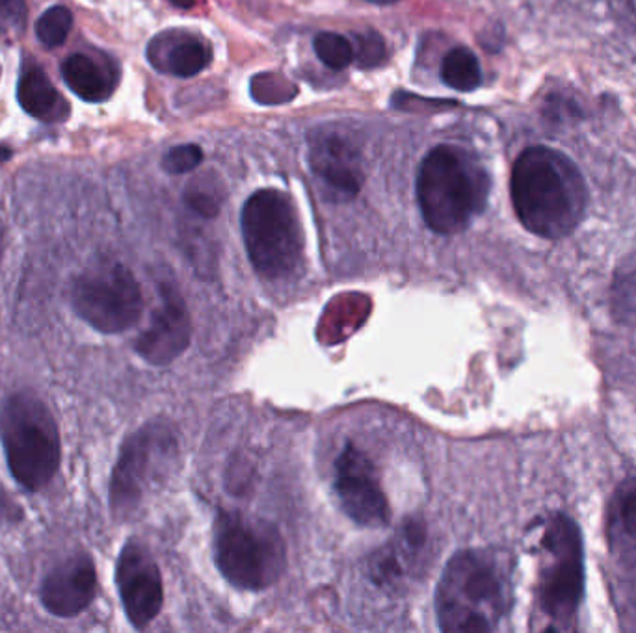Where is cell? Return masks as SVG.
<instances>
[{"label": "cell", "instance_id": "obj_1", "mask_svg": "<svg viewBox=\"0 0 636 633\" xmlns=\"http://www.w3.org/2000/svg\"><path fill=\"white\" fill-rule=\"evenodd\" d=\"M510 196L521 225L545 240L570 236L588 204V188L575 162L545 146L529 147L518 157Z\"/></svg>", "mask_w": 636, "mask_h": 633}, {"label": "cell", "instance_id": "obj_2", "mask_svg": "<svg viewBox=\"0 0 636 633\" xmlns=\"http://www.w3.org/2000/svg\"><path fill=\"white\" fill-rule=\"evenodd\" d=\"M510 605L512 581L504 559L490 550H463L450 558L436 593L444 632H491Z\"/></svg>", "mask_w": 636, "mask_h": 633}, {"label": "cell", "instance_id": "obj_3", "mask_svg": "<svg viewBox=\"0 0 636 633\" xmlns=\"http://www.w3.org/2000/svg\"><path fill=\"white\" fill-rule=\"evenodd\" d=\"M490 175L475 155L456 146H439L420 162L417 199L428 228L456 234L486 209Z\"/></svg>", "mask_w": 636, "mask_h": 633}, {"label": "cell", "instance_id": "obj_4", "mask_svg": "<svg viewBox=\"0 0 636 633\" xmlns=\"http://www.w3.org/2000/svg\"><path fill=\"white\" fill-rule=\"evenodd\" d=\"M0 444L13 479L29 493L53 482L62 465V441L48 403L23 390L0 405Z\"/></svg>", "mask_w": 636, "mask_h": 633}, {"label": "cell", "instance_id": "obj_5", "mask_svg": "<svg viewBox=\"0 0 636 633\" xmlns=\"http://www.w3.org/2000/svg\"><path fill=\"white\" fill-rule=\"evenodd\" d=\"M242 239L263 279L272 283L291 281L304 267V233L291 198L280 190L253 193L240 214Z\"/></svg>", "mask_w": 636, "mask_h": 633}, {"label": "cell", "instance_id": "obj_6", "mask_svg": "<svg viewBox=\"0 0 636 633\" xmlns=\"http://www.w3.org/2000/svg\"><path fill=\"white\" fill-rule=\"evenodd\" d=\"M215 561L231 585L263 591L285 572L286 550L272 524L222 511L215 523Z\"/></svg>", "mask_w": 636, "mask_h": 633}, {"label": "cell", "instance_id": "obj_7", "mask_svg": "<svg viewBox=\"0 0 636 633\" xmlns=\"http://www.w3.org/2000/svg\"><path fill=\"white\" fill-rule=\"evenodd\" d=\"M542 550L545 561L538 581V605L551 622L549 630H566L577 619L584 594L583 539L577 524L562 513L553 515L543 529Z\"/></svg>", "mask_w": 636, "mask_h": 633}, {"label": "cell", "instance_id": "obj_8", "mask_svg": "<svg viewBox=\"0 0 636 633\" xmlns=\"http://www.w3.org/2000/svg\"><path fill=\"white\" fill-rule=\"evenodd\" d=\"M70 302L76 316L103 335L129 331L144 313L140 285L119 262H97L76 275Z\"/></svg>", "mask_w": 636, "mask_h": 633}, {"label": "cell", "instance_id": "obj_9", "mask_svg": "<svg viewBox=\"0 0 636 633\" xmlns=\"http://www.w3.org/2000/svg\"><path fill=\"white\" fill-rule=\"evenodd\" d=\"M177 455L176 436L168 425L152 422L123 442L111 477V509L127 518L138 509L147 490L168 474Z\"/></svg>", "mask_w": 636, "mask_h": 633}, {"label": "cell", "instance_id": "obj_10", "mask_svg": "<svg viewBox=\"0 0 636 633\" xmlns=\"http://www.w3.org/2000/svg\"><path fill=\"white\" fill-rule=\"evenodd\" d=\"M335 493L346 515L365 528H382L392 509L379 487L376 468L356 444H346L335 461Z\"/></svg>", "mask_w": 636, "mask_h": 633}, {"label": "cell", "instance_id": "obj_11", "mask_svg": "<svg viewBox=\"0 0 636 633\" xmlns=\"http://www.w3.org/2000/svg\"><path fill=\"white\" fill-rule=\"evenodd\" d=\"M116 585L123 611L136 630L149 626L163 610V576L152 553L136 540H129L119 552Z\"/></svg>", "mask_w": 636, "mask_h": 633}, {"label": "cell", "instance_id": "obj_12", "mask_svg": "<svg viewBox=\"0 0 636 633\" xmlns=\"http://www.w3.org/2000/svg\"><path fill=\"white\" fill-rule=\"evenodd\" d=\"M608 552L616 570L619 602L636 616V477L614 493L607 518Z\"/></svg>", "mask_w": 636, "mask_h": 633}, {"label": "cell", "instance_id": "obj_13", "mask_svg": "<svg viewBox=\"0 0 636 633\" xmlns=\"http://www.w3.org/2000/svg\"><path fill=\"white\" fill-rule=\"evenodd\" d=\"M190 335V316L183 297L174 286L160 285V303L146 331L136 338V354L153 367H166L187 351Z\"/></svg>", "mask_w": 636, "mask_h": 633}, {"label": "cell", "instance_id": "obj_14", "mask_svg": "<svg viewBox=\"0 0 636 633\" xmlns=\"http://www.w3.org/2000/svg\"><path fill=\"white\" fill-rule=\"evenodd\" d=\"M310 168L316 180L338 198H356L363 184L362 155L345 134L319 128L311 134Z\"/></svg>", "mask_w": 636, "mask_h": 633}, {"label": "cell", "instance_id": "obj_15", "mask_svg": "<svg viewBox=\"0 0 636 633\" xmlns=\"http://www.w3.org/2000/svg\"><path fill=\"white\" fill-rule=\"evenodd\" d=\"M97 594V570L86 552L73 553L41 581L40 600L51 615L71 619L88 610Z\"/></svg>", "mask_w": 636, "mask_h": 633}, {"label": "cell", "instance_id": "obj_16", "mask_svg": "<svg viewBox=\"0 0 636 633\" xmlns=\"http://www.w3.org/2000/svg\"><path fill=\"white\" fill-rule=\"evenodd\" d=\"M149 59L157 70L169 75L190 78L207 70L210 49L198 35L188 32H164L153 40Z\"/></svg>", "mask_w": 636, "mask_h": 633}, {"label": "cell", "instance_id": "obj_17", "mask_svg": "<svg viewBox=\"0 0 636 633\" xmlns=\"http://www.w3.org/2000/svg\"><path fill=\"white\" fill-rule=\"evenodd\" d=\"M62 76L70 89H73L82 101L100 103L111 95L108 76L86 54H73L65 60L62 65Z\"/></svg>", "mask_w": 636, "mask_h": 633}, {"label": "cell", "instance_id": "obj_18", "mask_svg": "<svg viewBox=\"0 0 636 633\" xmlns=\"http://www.w3.org/2000/svg\"><path fill=\"white\" fill-rule=\"evenodd\" d=\"M18 101L27 114L48 117L59 103V92L40 67H27L19 78Z\"/></svg>", "mask_w": 636, "mask_h": 633}, {"label": "cell", "instance_id": "obj_19", "mask_svg": "<svg viewBox=\"0 0 636 633\" xmlns=\"http://www.w3.org/2000/svg\"><path fill=\"white\" fill-rule=\"evenodd\" d=\"M441 81L456 92H475L482 84L479 60L469 49H452L441 62Z\"/></svg>", "mask_w": 636, "mask_h": 633}, {"label": "cell", "instance_id": "obj_20", "mask_svg": "<svg viewBox=\"0 0 636 633\" xmlns=\"http://www.w3.org/2000/svg\"><path fill=\"white\" fill-rule=\"evenodd\" d=\"M71 27H73V15L70 10L64 7H53L49 8L48 12L41 13L35 23V35L45 48H60L67 40Z\"/></svg>", "mask_w": 636, "mask_h": 633}, {"label": "cell", "instance_id": "obj_21", "mask_svg": "<svg viewBox=\"0 0 636 633\" xmlns=\"http://www.w3.org/2000/svg\"><path fill=\"white\" fill-rule=\"evenodd\" d=\"M315 53L330 70H346L354 60V45L345 35L322 32L315 38Z\"/></svg>", "mask_w": 636, "mask_h": 633}, {"label": "cell", "instance_id": "obj_22", "mask_svg": "<svg viewBox=\"0 0 636 633\" xmlns=\"http://www.w3.org/2000/svg\"><path fill=\"white\" fill-rule=\"evenodd\" d=\"M296 94H299L296 86L281 75L263 73V75L253 76L251 81V97L261 105H281V103L294 99Z\"/></svg>", "mask_w": 636, "mask_h": 633}, {"label": "cell", "instance_id": "obj_23", "mask_svg": "<svg viewBox=\"0 0 636 633\" xmlns=\"http://www.w3.org/2000/svg\"><path fill=\"white\" fill-rule=\"evenodd\" d=\"M204 162V149L196 144H185L169 149L163 158V169L169 175H183Z\"/></svg>", "mask_w": 636, "mask_h": 633}, {"label": "cell", "instance_id": "obj_24", "mask_svg": "<svg viewBox=\"0 0 636 633\" xmlns=\"http://www.w3.org/2000/svg\"><path fill=\"white\" fill-rule=\"evenodd\" d=\"M188 207L204 218H215L220 210V196L212 187H205L204 182H194L185 193Z\"/></svg>", "mask_w": 636, "mask_h": 633}, {"label": "cell", "instance_id": "obj_25", "mask_svg": "<svg viewBox=\"0 0 636 633\" xmlns=\"http://www.w3.org/2000/svg\"><path fill=\"white\" fill-rule=\"evenodd\" d=\"M354 56H357L359 67H374L382 64L386 59V43L378 34L357 35V51L354 49Z\"/></svg>", "mask_w": 636, "mask_h": 633}, {"label": "cell", "instance_id": "obj_26", "mask_svg": "<svg viewBox=\"0 0 636 633\" xmlns=\"http://www.w3.org/2000/svg\"><path fill=\"white\" fill-rule=\"evenodd\" d=\"M27 13L24 0H0V29L23 30Z\"/></svg>", "mask_w": 636, "mask_h": 633}, {"label": "cell", "instance_id": "obj_27", "mask_svg": "<svg viewBox=\"0 0 636 633\" xmlns=\"http://www.w3.org/2000/svg\"><path fill=\"white\" fill-rule=\"evenodd\" d=\"M171 4L177 8H192L196 0H171Z\"/></svg>", "mask_w": 636, "mask_h": 633}, {"label": "cell", "instance_id": "obj_28", "mask_svg": "<svg viewBox=\"0 0 636 633\" xmlns=\"http://www.w3.org/2000/svg\"><path fill=\"white\" fill-rule=\"evenodd\" d=\"M4 239H7V231H4V225H2V221H0V255H2V251H4Z\"/></svg>", "mask_w": 636, "mask_h": 633}, {"label": "cell", "instance_id": "obj_29", "mask_svg": "<svg viewBox=\"0 0 636 633\" xmlns=\"http://www.w3.org/2000/svg\"><path fill=\"white\" fill-rule=\"evenodd\" d=\"M10 157H12V151L7 147H0V162H7Z\"/></svg>", "mask_w": 636, "mask_h": 633}, {"label": "cell", "instance_id": "obj_30", "mask_svg": "<svg viewBox=\"0 0 636 633\" xmlns=\"http://www.w3.org/2000/svg\"><path fill=\"white\" fill-rule=\"evenodd\" d=\"M371 4H379V7H387V4H395L398 0H367Z\"/></svg>", "mask_w": 636, "mask_h": 633}]
</instances>
